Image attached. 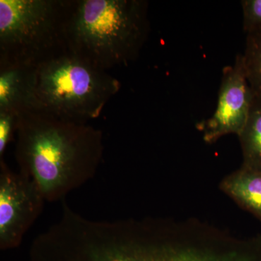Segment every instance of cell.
<instances>
[{
	"mask_svg": "<svg viewBox=\"0 0 261 261\" xmlns=\"http://www.w3.org/2000/svg\"><path fill=\"white\" fill-rule=\"evenodd\" d=\"M92 223L49 261H258L243 244L198 224Z\"/></svg>",
	"mask_w": 261,
	"mask_h": 261,
	"instance_id": "6da1fadb",
	"label": "cell"
},
{
	"mask_svg": "<svg viewBox=\"0 0 261 261\" xmlns=\"http://www.w3.org/2000/svg\"><path fill=\"white\" fill-rule=\"evenodd\" d=\"M15 135L19 171L34 181L49 202L89 181L102 162V130L88 123L32 110L19 116Z\"/></svg>",
	"mask_w": 261,
	"mask_h": 261,
	"instance_id": "7a4b0ae2",
	"label": "cell"
},
{
	"mask_svg": "<svg viewBox=\"0 0 261 261\" xmlns=\"http://www.w3.org/2000/svg\"><path fill=\"white\" fill-rule=\"evenodd\" d=\"M149 28L147 2L75 0L68 51L108 71L136 60Z\"/></svg>",
	"mask_w": 261,
	"mask_h": 261,
	"instance_id": "3957f363",
	"label": "cell"
},
{
	"mask_svg": "<svg viewBox=\"0 0 261 261\" xmlns=\"http://www.w3.org/2000/svg\"><path fill=\"white\" fill-rule=\"evenodd\" d=\"M75 0H0V63L37 67L68 51Z\"/></svg>",
	"mask_w": 261,
	"mask_h": 261,
	"instance_id": "277c9868",
	"label": "cell"
},
{
	"mask_svg": "<svg viewBox=\"0 0 261 261\" xmlns=\"http://www.w3.org/2000/svg\"><path fill=\"white\" fill-rule=\"evenodd\" d=\"M121 87L107 70L67 51L36 67L35 110L88 123Z\"/></svg>",
	"mask_w": 261,
	"mask_h": 261,
	"instance_id": "5b68a950",
	"label": "cell"
},
{
	"mask_svg": "<svg viewBox=\"0 0 261 261\" xmlns=\"http://www.w3.org/2000/svg\"><path fill=\"white\" fill-rule=\"evenodd\" d=\"M34 181L0 161V248L18 247L45 202Z\"/></svg>",
	"mask_w": 261,
	"mask_h": 261,
	"instance_id": "8992f818",
	"label": "cell"
},
{
	"mask_svg": "<svg viewBox=\"0 0 261 261\" xmlns=\"http://www.w3.org/2000/svg\"><path fill=\"white\" fill-rule=\"evenodd\" d=\"M254 97L243 55H239L232 65L224 68L214 115L197 125L206 143H215L227 135L238 137L246 124Z\"/></svg>",
	"mask_w": 261,
	"mask_h": 261,
	"instance_id": "52a82bcc",
	"label": "cell"
},
{
	"mask_svg": "<svg viewBox=\"0 0 261 261\" xmlns=\"http://www.w3.org/2000/svg\"><path fill=\"white\" fill-rule=\"evenodd\" d=\"M36 68L0 63V111L21 114L35 110Z\"/></svg>",
	"mask_w": 261,
	"mask_h": 261,
	"instance_id": "ba28073f",
	"label": "cell"
},
{
	"mask_svg": "<svg viewBox=\"0 0 261 261\" xmlns=\"http://www.w3.org/2000/svg\"><path fill=\"white\" fill-rule=\"evenodd\" d=\"M220 188L261 221V171L240 167L222 180Z\"/></svg>",
	"mask_w": 261,
	"mask_h": 261,
	"instance_id": "9c48e42d",
	"label": "cell"
},
{
	"mask_svg": "<svg viewBox=\"0 0 261 261\" xmlns=\"http://www.w3.org/2000/svg\"><path fill=\"white\" fill-rule=\"evenodd\" d=\"M238 137L243 152L241 167L261 171V98L254 97L248 119Z\"/></svg>",
	"mask_w": 261,
	"mask_h": 261,
	"instance_id": "30bf717a",
	"label": "cell"
},
{
	"mask_svg": "<svg viewBox=\"0 0 261 261\" xmlns=\"http://www.w3.org/2000/svg\"><path fill=\"white\" fill-rule=\"evenodd\" d=\"M247 80L255 96L261 98V29L248 33L243 55Z\"/></svg>",
	"mask_w": 261,
	"mask_h": 261,
	"instance_id": "8fae6325",
	"label": "cell"
},
{
	"mask_svg": "<svg viewBox=\"0 0 261 261\" xmlns=\"http://www.w3.org/2000/svg\"><path fill=\"white\" fill-rule=\"evenodd\" d=\"M20 115L9 111H0V160L7 147L16 135Z\"/></svg>",
	"mask_w": 261,
	"mask_h": 261,
	"instance_id": "7c38bea8",
	"label": "cell"
},
{
	"mask_svg": "<svg viewBox=\"0 0 261 261\" xmlns=\"http://www.w3.org/2000/svg\"><path fill=\"white\" fill-rule=\"evenodd\" d=\"M244 31L248 33L261 29V0H243Z\"/></svg>",
	"mask_w": 261,
	"mask_h": 261,
	"instance_id": "4fadbf2b",
	"label": "cell"
}]
</instances>
